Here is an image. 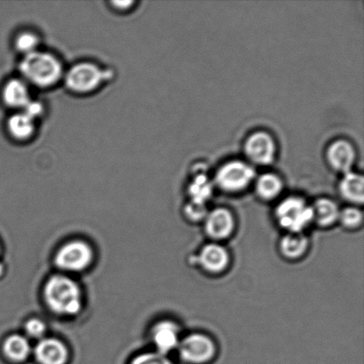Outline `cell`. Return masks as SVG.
I'll list each match as a JSON object with an SVG mask.
<instances>
[{"mask_svg": "<svg viewBox=\"0 0 364 364\" xmlns=\"http://www.w3.org/2000/svg\"><path fill=\"white\" fill-rule=\"evenodd\" d=\"M19 69L21 78L28 85L38 88L55 87L63 80L65 73L59 58L41 49L23 56Z\"/></svg>", "mask_w": 364, "mask_h": 364, "instance_id": "obj_1", "label": "cell"}, {"mask_svg": "<svg viewBox=\"0 0 364 364\" xmlns=\"http://www.w3.org/2000/svg\"><path fill=\"white\" fill-rule=\"evenodd\" d=\"M46 302L53 312L63 316L76 315L82 306V294L78 284L71 278L55 274L46 282Z\"/></svg>", "mask_w": 364, "mask_h": 364, "instance_id": "obj_2", "label": "cell"}, {"mask_svg": "<svg viewBox=\"0 0 364 364\" xmlns=\"http://www.w3.org/2000/svg\"><path fill=\"white\" fill-rule=\"evenodd\" d=\"M112 76V71L102 69L98 64L82 62L65 71L63 78L67 88L73 94L89 95L97 91Z\"/></svg>", "mask_w": 364, "mask_h": 364, "instance_id": "obj_3", "label": "cell"}, {"mask_svg": "<svg viewBox=\"0 0 364 364\" xmlns=\"http://www.w3.org/2000/svg\"><path fill=\"white\" fill-rule=\"evenodd\" d=\"M274 218L287 233H304L314 223L312 206L297 196L282 200L274 210Z\"/></svg>", "mask_w": 364, "mask_h": 364, "instance_id": "obj_4", "label": "cell"}, {"mask_svg": "<svg viewBox=\"0 0 364 364\" xmlns=\"http://www.w3.org/2000/svg\"><path fill=\"white\" fill-rule=\"evenodd\" d=\"M178 351L188 364H205L215 358L217 347L212 338L203 333H192L181 338Z\"/></svg>", "mask_w": 364, "mask_h": 364, "instance_id": "obj_5", "label": "cell"}, {"mask_svg": "<svg viewBox=\"0 0 364 364\" xmlns=\"http://www.w3.org/2000/svg\"><path fill=\"white\" fill-rule=\"evenodd\" d=\"M255 176V170L251 166L235 160L225 164L218 170L215 183L224 192L238 193L247 188Z\"/></svg>", "mask_w": 364, "mask_h": 364, "instance_id": "obj_6", "label": "cell"}, {"mask_svg": "<svg viewBox=\"0 0 364 364\" xmlns=\"http://www.w3.org/2000/svg\"><path fill=\"white\" fill-rule=\"evenodd\" d=\"M92 259L91 246L84 241L74 240L67 242L57 252L55 264L68 272H80L91 265Z\"/></svg>", "mask_w": 364, "mask_h": 364, "instance_id": "obj_7", "label": "cell"}, {"mask_svg": "<svg viewBox=\"0 0 364 364\" xmlns=\"http://www.w3.org/2000/svg\"><path fill=\"white\" fill-rule=\"evenodd\" d=\"M203 223L207 237L213 242H220L230 237L235 230V219L233 213L225 207H217L208 210Z\"/></svg>", "mask_w": 364, "mask_h": 364, "instance_id": "obj_8", "label": "cell"}, {"mask_svg": "<svg viewBox=\"0 0 364 364\" xmlns=\"http://www.w3.org/2000/svg\"><path fill=\"white\" fill-rule=\"evenodd\" d=\"M277 146L274 139L266 132L259 131L246 139L245 153L252 163L259 166L270 165L276 156Z\"/></svg>", "mask_w": 364, "mask_h": 364, "instance_id": "obj_9", "label": "cell"}, {"mask_svg": "<svg viewBox=\"0 0 364 364\" xmlns=\"http://www.w3.org/2000/svg\"><path fill=\"white\" fill-rule=\"evenodd\" d=\"M196 263L210 274L223 273L230 264V255L228 249L220 242H210L203 246L195 257Z\"/></svg>", "mask_w": 364, "mask_h": 364, "instance_id": "obj_10", "label": "cell"}, {"mask_svg": "<svg viewBox=\"0 0 364 364\" xmlns=\"http://www.w3.org/2000/svg\"><path fill=\"white\" fill-rule=\"evenodd\" d=\"M151 338L156 352L167 355L179 347L181 340V329L173 321H160L153 327Z\"/></svg>", "mask_w": 364, "mask_h": 364, "instance_id": "obj_11", "label": "cell"}, {"mask_svg": "<svg viewBox=\"0 0 364 364\" xmlns=\"http://www.w3.org/2000/svg\"><path fill=\"white\" fill-rule=\"evenodd\" d=\"M326 158L329 165L338 172H351L356 158L354 146L346 140L335 141L328 147Z\"/></svg>", "mask_w": 364, "mask_h": 364, "instance_id": "obj_12", "label": "cell"}, {"mask_svg": "<svg viewBox=\"0 0 364 364\" xmlns=\"http://www.w3.org/2000/svg\"><path fill=\"white\" fill-rule=\"evenodd\" d=\"M2 99L7 107L21 112L32 100L30 85L23 78H12L4 85Z\"/></svg>", "mask_w": 364, "mask_h": 364, "instance_id": "obj_13", "label": "cell"}, {"mask_svg": "<svg viewBox=\"0 0 364 364\" xmlns=\"http://www.w3.org/2000/svg\"><path fill=\"white\" fill-rule=\"evenodd\" d=\"M35 355L41 364H65L68 349L62 341L56 338H45L36 346Z\"/></svg>", "mask_w": 364, "mask_h": 364, "instance_id": "obj_14", "label": "cell"}, {"mask_svg": "<svg viewBox=\"0 0 364 364\" xmlns=\"http://www.w3.org/2000/svg\"><path fill=\"white\" fill-rule=\"evenodd\" d=\"M7 131L11 137L16 141L31 140L37 129V120L27 113L18 112L9 117L6 123Z\"/></svg>", "mask_w": 364, "mask_h": 364, "instance_id": "obj_15", "label": "cell"}, {"mask_svg": "<svg viewBox=\"0 0 364 364\" xmlns=\"http://www.w3.org/2000/svg\"><path fill=\"white\" fill-rule=\"evenodd\" d=\"M309 240L304 233H287L278 244L284 258L296 260L302 258L309 251Z\"/></svg>", "mask_w": 364, "mask_h": 364, "instance_id": "obj_16", "label": "cell"}, {"mask_svg": "<svg viewBox=\"0 0 364 364\" xmlns=\"http://www.w3.org/2000/svg\"><path fill=\"white\" fill-rule=\"evenodd\" d=\"M363 186V177L351 171L344 174L338 185V191L346 201L355 206L362 205L364 200Z\"/></svg>", "mask_w": 364, "mask_h": 364, "instance_id": "obj_17", "label": "cell"}, {"mask_svg": "<svg viewBox=\"0 0 364 364\" xmlns=\"http://www.w3.org/2000/svg\"><path fill=\"white\" fill-rule=\"evenodd\" d=\"M314 223L321 228H329L338 223L341 209L333 199L322 198L316 200L311 205Z\"/></svg>", "mask_w": 364, "mask_h": 364, "instance_id": "obj_18", "label": "cell"}, {"mask_svg": "<svg viewBox=\"0 0 364 364\" xmlns=\"http://www.w3.org/2000/svg\"><path fill=\"white\" fill-rule=\"evenodd\" d=\"M284 184L281 178L277 174L267 173L257 179L255 191L259 198L265 201H270L277 198L283 191Z\"/></svg>", "mask_w": 364, "mask_h": 364, "instance_id": "obj_19", "label": "cell"}, {"mask_svg": "<svg viewBox=\"0 0 364 364\" xmlns=\"http://www.w3.org/2000/svg\"><path fill=\"white\" fill-rule=\"evenodd\" d=\"M5 355L11 361L23 362L28 358L31 351L30 341L21 335H12L6 338L3 346Z\"/></svg>", "mask_w": 364, "mask_h": 364, "instance_id": "obj_20", "label": "cell"}, {"mask_svg": "<svg viewBox=\"0 0 364 364\" xmlns=\"http://www.w3.org/2000/svg\"><path fill=\"white\" fill-rule=\"evenodd\" d=\"M213 192V186L205 174L200 173L188 185L189 201L206 205Z\"/></svg>", "mask_w": 364, "mask_h": 364, "instance_id": "obj_21", "label": "cell"}, {"mask_svg": "<svg viewBox=\"0 0 364 364\" xmlns=\"http://www.w3.org/2000/svg\"><path fill=\"white\" fill-rule=\"evenodd\" d=\"M41 39L33 31H21L14 39V46L23 56L37 52L41 48Z\"/></svg>", "mask_w": 364, "mask_h": 364, "instance_id": "obj_22", "label": "cell"}, {"mask_svg": "<svg viewBox=\"0 0 364 364\" xmlns=\"http://www.w3.org/2000/svg\"><path fill=\"white\" fill-rule=\"evenodd\" d=\"M338 223L347 230H358L363 223V214L358 206L351 205L341 209Z\"/></svg>", "mask_w": 364, "mask_h": 364, "instance_id": "obj_23", "label": "cell"}, {"mask_svg": "<svg viewBox=\"0 0 364 364\" xmlns=\"http://www.w3.org/2000/svg\"><path fill=\"white\" fill-rule=\"evenodd\" d=\"M208 213L206 205L189 201L184 207L186 218L192 223H200L203 221Z\"/></svg>", "mask_w": 364, "mask_h": 364, "instance_id": "obj_24", "label": "cell"}, {"mask_svg": "<svg viewBox=\"0 0 364 364\" xmlns=\"http://www.w3.org/2000/svg\"><path fill=\"white\" fill-rule=\"evenodd\" d=\"M131 364H173L167 355L160 354L159 352L144 353L138 355Z\"/></svg>", "mask_w": 364, "mask_h": 364, "instance_id": "obj_25", "label": "cell"}, {"mask_svg": "<svg viewBox=\"0 0 364 364\" xmlns=\"http://www.w3.org/2000/svg\"><path fill=\"white\" fill-rule=\"evenodd\" d=\"M25 331L28 337L41 341L46 333V326L42 320L32 318L25 324Z\"/></svg>", "mask_w": 364, "mask_h": 364, "instance_id": "obj_26", "label": "cell"}, {"mask_svg": "<svg viewBox=\"0 0 364 364\" xmlns=\"http://www.w3.org/2000/svg\"><path fill=\"white\" fill-rule=\"evenodd\" d=\"M112 4L114 9L117 11H119V12H126V11L130 10L132 6H133L135 4L134 1H114L110 3Z\"/></svg>", "mask_w": 364, "mask_h": 364, "instance_id": "obj_27", "label": "cell"}, {"mask_svg": "<svg viewBox=\"0 0 364 364\" xmlns=\"http://www.w3.org/2000/svg\"><path fill=\"white\" fill-rule=\"evenodd\" d=\"M4 273V265L2 264V262H0V277L2 276Z\"/></svg>", "mask_w": 364, "mask_h": 364, "instance_id": "obj_28", "label": "cell"}]
</instances>
